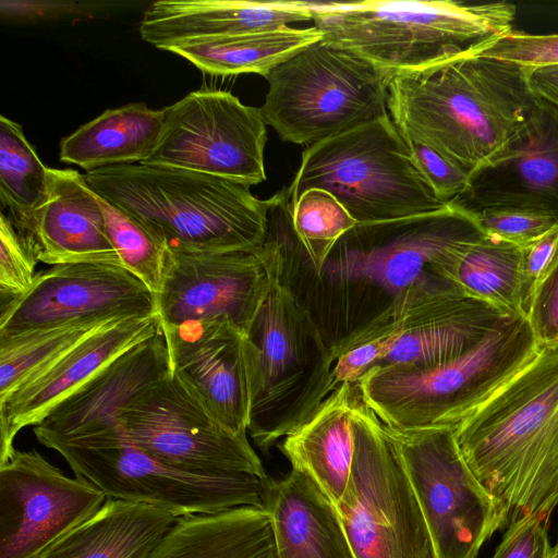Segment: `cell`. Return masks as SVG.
<instances>
[{"mask_svg":"<svg viewBox=\"0 0 558 558\" xmlns=\"http://www.w3.org/2000/svg\"><path fill=\"white\" fill-rule=\"evenodd\" d=\"M162 335L134 345L56 405L33 426L37 440L107 498L154 506L177 517L265 508L269 477L186 473L156 460L125 434L117 416L119 402L170 372Z\"/></svg>","mask_w":558,"mask_h":558,"instance_id":"1","label":"cell"},{"mask_svg":"<svg viewBox=\"0 0 558 558\" xmlns=\"http://www.w3.org/2000/svg\"><path fill=\"white\" fill-rule=\"evenodd\" d=\"M527 66L470 50L388 83V113L401 133L470 177L495 161L523 128L535 96Z\"/></svg>","mask_w":558,"mask_h":558,"instance_id":"2","label":"cell"},{"mask_svg":"<svg viewBox=\"0 0 558 558\" xmlns=\"http://www.w3.org/2000/svg\"><path fill=\"white\" fill-rule=\"evenodd\" d=\"M468 466L499 506L505 529L548 523L558 505V342L454 427Z\"/></svg>","mask_w":558,"mask_h":558,"instance_id":"3","label":"cell"},{"mask_svg":"<svg viewBox=\"0 0 558 558\" xmlns=\"http://www.w3.org/2000/svg\"><path fill=\"white\" fill-rule=\"evenodd\" d=\"M171 252L255 250L267 236V199L243 182L163 166L131 163L83 174Z\"/></svg>","mask_w":558,"mask_h":558,"instance_id":"4","label":"cell"},{"mask_svg":"<svg viewBox=\"0 0 558 558\" xmlns=\"http://www.w3.org/2000/svg\"><path fill=\"white\" fill-rule=\"evenodd\" d=\"M515 5L438 0L313 2L323 39L366 59L390 77L465 52L512 31Z\"/></svg>","mask_w":558,"mask_h":558,"instance_id":"5","label":"cell"},{"mask_svg":"<svg viewBox=\"0 0 558 558\" xmlns=\"http://www.w3.org/2000/svg\"><path fill=\"white\" fill-rule=\"evenodd\" d=\"M539 349L527 318L515 314L454 360L430 368L376 367L356 385L363 402L389 428L456 427Z\"/></svg>","mask_w":558,"mask_h":558,"instance_id":"6","label":"cell"},{"mask_svg":"<svg viewBox=\"0 0 558 558\" xmlns=\"http://www.w3.org/2000/svg\"><path fill=\"white\" fill-rule=\"evenodd\" d=\"M289 187L292 205L312 189L333 195L357 223L446 209L388 116L310 145Z\"/></svg>","mask_w":558,"mask_h":558,"instance_id":"7","label":"cell"},{"mask_svg":"<svg viewBox=\"0 0 558 558\" xmlns=\"http://www.w3.org/2000/svg\"><path fill=\"white\" fill-rule=\"evenodd\" d=\"M248 434L263 450L302 425L326 399L329 347L283 275L272 283L248 331Z\"/></svg>","mask_w":558,"mask_h":558,"instance_id":"8","label":"cell"},{"mask_svg":"<svg viewBox=\"0 0 558 558\" xmlns=\"http://www.w3.org/2000/svg\"><path fill=\"white\" fill-rule=\"evenodd\" d=\"M265 78L259 108L284 142H322L388 116L390 76L366 59L325 39L296 51Z\"/></svg>","mask_w":558,"mask_h":558,"instance_id":"9","label":"cell"},{"mask_svg":"<svg viewBox=\"0 0 558 558\" xmlns=\"http://www.w3.org/2000/svg\"><path fill=\"white\" fill-rule=\"evenodd\" d=\"M292 229L289 187L267 199V236L255 250L167 251L155 296L161 326L228 320L248 331L275 280L283 275Z\"/></svg>","mask_w":558,"mask_h":558,"instance_id":"10","label":"cell"},{"mask_svg":"<svg viewBox=\"0 0 558 558\" xmlns=\"http://www.w3.org/2000/svg\"><path fill=\"white\" fill-rule=\"evenodd\" d=\"M352 428L350 482L335 508L355 558H436L396 442L360 392Z\"/></svg>","mask_w":558,"mask_h":558,"instance_id":"11","label":"cell"},{"mask_svg":"<svg viewBox=\"0 0 558 558\" xmlns=\"http://www.w3.org/2000/svg\"><path fill=\"white\" fill-rule=\"evenodd\" d=\"M484 235L474 215L452 204L417 217L357 223L337 242L322 274L383 289L391 300L423 279L448 281L458 256Z\"/></svg>","mask_w":558,"mask_h":558,"instance_id":"12","label":"cell"},{"mask_svg":"<svg viewBox=\"0 0 558 558\" xmlns=\"http://www.w3.org/2000/svg\"><path fill=\"white\" fill-rule=\"evenodd\" d=\"M117 416L129 438L166 465L199 475L268 477L248 438L223 426L171 369L121 400Z\"/></svg>","mask_w":558,"mask_h":558,"instance_id":"13","label":"cell"},{"mask_svg":"<svg viewBox=\"0 0 558 558\" xmlns=\"http://www.w3.org/2000/svg\"><path fill=\"white\" fill-rule=\"evenodd\" d=\"M387 429L422 510L436 558H476L494 532L505 529V518L462 457L454 427Z\"/></svg>","mask_w":558,"mask_h":558,"instance_id":"14","label":"cell"},{"mask_svg":"<svg viewBox=\"0 0 558 558\" xmlns=\"http://www.w3.org/2000/svg\"><path fill=\"white\" fill-rule=\"evenodd\" d=\"M160 138L143 162L248 184L266 180V122L259 108L225 90H196L162 109Z\"/></svg>","mask_w":558,"mask_h":558,"instance_id":"15","label":"cell"},{"mask_svg":"<svg viewBox=\"0 0 558 558\" xmlns=\"http://www.w3.org/2000/svg\"><path fill=\"white\" fill-rule=\"evenodd\" d=\"M106 500L92 482L66 476L37 450L15 449L0 463V558H37Z\"/></svg>","mask_w":558,"mask_h":558,"instance_id":"16","label":"cell"},{"mask_svg":"<svg viewBox=\"0 0 558 558\" xmlns=\"http://www.w3.org/2000/svg\"><path fill=\"white\" fill-rule=\"evenodd\" d=\"M153 293L125 268L102 264L54 265L32 288L0 305V337L76 320L156 315Z\"/></svg>","mask_w":558,"mask_h":558,"instance_id":"17","label":"cell"},{"mask_svg":"<svg viewBox=\"0 0 558 558\" xmlns=\"http://www.w3.org/2000/svg\"><path fill=\"white\" fill-rule=\"evenodd\" d=\"M387 305L396 333L391 351L378 367L439 366L475 348L515 315L436 278L416 281Z\"/></svg>","mask_w":558,"mask_h":558,"instance_id":"18","label":"cell"},{"mask_svg":"<svg viewBox=\"0 0 558 558\" xmlns=\"http://www.w3.org/2000/svg\"><path fill=\"white\" fill-rule=\"evenodd\" d=\"M450 204L472 214L515 208L558 220V107L535 96L508 147L472 173L465 192Z\"/></svg>","mask_w":558,"mask_h":558,"instance_id":"19","label":"cell"},{"mask_svg":"<svg viewBox=\"0 0 558 558\" xmlns=\"http://www.w3.org/2000/svg\"><path fill=\"white\" fill-rule=\"evenodd\" d=\"M170 369L229 430L247 438L251 386L245 335L231 322L161 326Z\"/></svg>","mask_w":558,"mask_h":558,"instance_id":"20","label":"cell"},{"mask_svg":"<svg viewBox=\"0 0 558 558\" xmlns=\"http://www.w3.org/2000/svg\"><path fill=\"white\" fill-rule=\"evenodd\" d=\"M160 330L157 314L113 322L24 381L0 402V463L15 450L21 429L39 424L116 359Z\"/></svg>","mask_w":558,"mask_h":558,"instance_id":"21","label":"cell"},{"mask_svg":"<svg viewBox=\"0 0 558 558\" xmlns=\"http://www.w3.org/2000/svg\"><path fill=\"white\" fill-rule=\"evenodd\" d=\"M307 1L160 0L140 23V35L158 49L266 32L312 20Z\"/></svg>","mask_w":558,"mask_h":558,"instance_id":"22","label":"cell"},{"mask_svg":"<svg viewBox=\"0 0 558 558\" xmlns=\"http://www.w3.org/2000/svg\"><path fill=\"white\" fill-rule=\"evenodd\" d=\"M31 245L38 262L52 266L122 267L108 236L98 196L74 169L49 168L48 193L36 214Z\"/></svg>","mask_w":558,"mask_h":558,"instance_id":"23","label":"cell"},{"mask_svg":"<svg viewBox=\"0 0 558 558\" xmlns=\"http://www.w3.org/2000/svg\"><path fill=\"white\" fill-rule=\"evenodd\" d=\"M265 509L278 558H355L333 504L305 473L268 478Z\"/></svg>","mask_w":558,"mask_h":558,"instance_id":"24","label":"cell"},{"mask_svg":"<svg viewBox=\"0 0 558 558\" xmlns=\"http://www.w3.org/2000/svg\"><path fill=\"white\" fill-rule=\"evenodd\" d=\"M356 384L332 391L302 425L278 445L292 469L305 473L336 506L347 492L354 456L352 415Z\"/></svg>","mask_w":558,"mask_h":558,"instance_id":"25","label":"cell"},{"mask_svg":"<svg viewBox=\"0 0 558 558\" xmlns=\"http://www.w3.org/2000/svg\"><path fill=\"white\" fill-rule=\"evenodd\" d=\"M178 518L154 506L107 498L37 558H147Z\"/></svg>","mask_w":558,"mask_h":558,"instance_id":"26","label":"cell"},{"mask_svg":"<svg viewBox=\"0 0 558 558\" xmlns=\"http://www.w3.org/2000/svg\"><path fill=\"white\" fill-rule=\"evenodd\" d=\"M147 558H278L272 520L254 506L179 517Z\"/></svg>","mask_w":558,"mask_h":558,"instance_id":"27","label":"cell"},{"mask_svg":"<svg viewBox=\"0 0 558 558\" xmlns=\"http://www.w3.org/2000/svg\"><path fill=\"white\" fill-rule=\"evenodd\" d=\"M163 118V110L149 109L144 102L106 110L61 141L60 160L86 172L141 163L155 149Z\"/></svg>","mask_w":558,"mask_h":558,"instance_id":"28","label":"cell"},{"mask_svg":"<svg viewBox=\"0 0 558 558\" xmlns=\"http://www.w3.org/2000/svg\"><path fill=\"white\" fill-rule=\"evenodd\" d=\"M323 39L315 27L277 29L182 45L169 52L181 56L211 75L256 73L266 76L305 46Z\"/></svg>","mask_w":558,"mask_h":558,"instance_id":"29","label":"cell"},{"mask_svg":"<svg viewBox=\"0 0 558 558\" xmlns=\"http://www.w3.org/2000/svg\"><path fill=\"white\" fill-rule=\"evenodd\" d=\"M523 247L485 234L456 259L447 279L465 295L513 314H522Z\"/></svg>","mask_w":558,"mask_h":558,"instance_id":"30","label":"cell"},{"mask_svg":"<svg viewBox=\"0 0 558 558\" xmlns=\"http://www.w3.org/2000/svg\"><path fill=\"white\" fill-rule=\"evenodd\" d=\"M48 171L22 126L0 117V202L16 231L31 245L35 217L48 193ZM32 246V245H31Z\"/></svg>","mask_w":558,"mask_h":558,"instance_id":"31","label":"cell"},{"mask_svg":"<svg viewBox=\"0 0 558 558\" xmlns=\"http://www.w3.org/2000/svg\"><path fill=\"white\" fill-rule=\"evenodd\" d=\"M128 318L87 319L0 337V402L24 381L105 326Z\"/></svg>","mask_w":558,"mask_h":558,"instance_id":"32","label":"cell"},{"mask_svg":"<svg viewBox=\"0 0 558 558\" xmlns=\"http://www.w3.org/2000/svg\"><path fill=\"white\" fill-rule=\"evenodd\" d=\"M395 323L386 305L362 326L329 347L326 398L343 384H356L387 357L395 341Z\"/></svg>","mask_w":558,"mask_h":558,"instance_id":"33","label":"cell"},{"mask_svg":"<svg viewBox=\"0 0 558 558\" xmlns=\"http://www.w3.org/2000/svg\"><path fill=\"white\" fill-rule=\"evenodd\" d=\"M357 222L329 192L312 189L292 205V226L307 259L320 275L337 242Z\"/></svg>","mask_w":558,"mask_h":558,"instance_id":"34","label":"cell"},{"mask_svg":"<svg viewBox=\"0 0 558 558\" xmlns=\"http://www.w3.org/2000/svg\"><path fill=\"white\" fill-rule=\"evenodd\" d=\"M98 201L122 267L141 280L155 298L161 289L167 248L128 214L99 196Z\"/></svg>","mask_w":558,"mask_h":558,"instance_id":"35","label":"cell"},{"mask_svg":"<svg viewBox=\"0 0 558 558\" xmlns=\"http://www.w3.org/2000/svg\"><path fill=\"white\" fill-rule=\"evenodd\" d=\"M38 259L33 247L0 214V303L25 294L33 286Z\"/></svg>","mask_w":558,"mask_h":558,"instance_id":"36","label":"cell"},{"mask_svg":"<svg viewBox=\"0 0 558 558\" xmlns=\"http://www.w3.org/2000/svg\"><path fill=\"white\" fill-rule=\"evenodd\" d=\"M470 52L529 68L557 64L558 34L532 35L511 31L470 49Z\"/></svg>","mask_w":558,"mask_h":558,"instance_id":"37","label":"cell"},{"mask_svg":"<svg viewBox=\"0 0 558 558\" xmlns=\"http://www.w3.org/2000/svg\"><path fill=\"white\" fill-rule=\"evenodd\" d=\"M473 215L484 234L521 246L558 226V220L550 216L515 208H485Z\"/></svg>","mask_w":558,"mask_h":558,"instance_id":"38","label":"cell"},{"mask_svg":"<svg viewBox=\"0 0 558 558\" xmlns=\"http://www.w3.org/2000/svg\"><path fill=\"white\" fill-rule=\"evenodd\" d=\"M401 134L418 169L440 199L450 204L465 192L470 181L468 173L413 136Z\"/></svg>","mask_w":558,"mask_h":558,"instance_id":"39","label":"cell"},{"mask_svg":"<svg viewBox=\"0 0 558 558\" xmlns=\"http://www.w3.org/2000/svg\"><path fill=\"white\" fill-rule=\"evenodd\" d=\"M548 523L529 517L510 524L493 558H555Z\"/></svg>","mask_w":558,"mask_h":558,"instance_id":"40","label":"cell"},{"mask_svg":"<svg viewBox=\"0 0 558 558\" xmlns=\"http://www.w3.org/2000/svg\"><path fill=\"white\" fill-rule=\"evenodd\" d=\"M526 317L541 347L558 342V255L538 283Z\"/></svg>","mask_w":558,"mask_h":558,"instance_id":"41","label":"cell"},{"mask_svg":"<svg viewBox=\"0 0 558 558\" xmlns=\"http://www.w3.org/2000/svg\"><path fill=\"white\" fill-rule=\"evenodd\" d=\"M522 247L521 302L522 313L526 317L538 283L558 255V226Z\"/></svg>","mask_w":558,"mask_h":558,"instance_id":"42","label":"cell"},{"mask_svg":"<svg viewBox=\"0 0 558 558\" xmlns=\"http://www.w3.org/2000/svg\"><path fill=\"white\" fill-rule=\"evenodd\" d=\"M74 2L64 1H1V15L10 19H36L61 16L77 12Z\"/></svg>","mask_w":558,"mask_h":558,"instance_id":"43","label":"cell"},{"mask_svg":"<svg viewBox=\"0 0 558 558\" xmlns=\"http://www.w3.org/2000/svg\"><path fill=\"white\" fill-rule=\"evenodd\" d=\"M527 84L534 96L558 107V63L529 68Z\"/></svg>","mask_w":558,"mask_h":558,"instance_id":"44","label":"cell"},{"mask_svg":"<svg viewBox=\"0 0 558 558\" xmlns=\"http://www.w3.org/2000/svg\"><path fill=\"white\" fill-rule=\"evenodd\" d=\"M554 550H555V558H558V538H557L556 545L554 546Z\"/></svg>","mask_w":558,"mask_h":558,"instance_id":"45","label":"cell"}]
</instances>
